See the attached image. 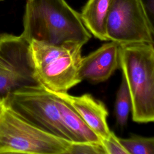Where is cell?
I'll return each instance as SVG.
<instances>
[{"label": "cell", "mask_w": 154, "mask_h": 154, "mask_svg": "<svg viewBox=\"0 0 154 154\" xmlns=\"http://www.w3.org/2000/svg\"><path fill=\"white\" fill-rule=\"evenodd\" d=\"M119 67L131 99L132 120L146 123L154 120L153 43L120 45Z\"/></svg>", "instance_id": "cell-2"}, {"label": "cell", "mask_w": 154, "mask_h": 154, "mask_svg": "<svg viewBox=\"0 0 154 154\" xmlns=\"http://www.w3.org/2000/svg\"><path fill=\"white\" fill-rule=\"evenodd\" d=\"M112 0H88L80 14L81 20L95 37L107 41L106 22Z\"/></svg>", "instance_id": "cell-10"}, {"label": "cell", "mask_w": 154, "mask_h": 154, "mask_svg": "<svg viewBox=\"0 0 154 154\" xmlns=\"http://www.w3.org/2000/svg\"><path fill=\"white\" fill-rule=\"evenodd\" d=\"M0 154H28L21 152H1Z\"/></svg>", "instance_id": "cell-17"}, {"label": "cell", "mask_w": 154, "mask_h": 154, "mask_svg": "<svg viewBox=\"0 0 154 154\" xmlns=\"http://www.w3.org/2000/svg\"><path fill=\"white\" fill-rule=\"evenodd\" d=\"M121 144L131 154H154L153 137L132 135L128 138H119Z\"/></svg>", "instance_id": "cell-13"}, {"label": "cell", "mask_w": 154, "mask_h": 154, "mask_svg": "<svg viewBox=\"0 0 154 154\" xmlns=\"http://www.w3.org/2000/svg\"><path fill=\"white\" fill-rule=\"evenodd\" d=\"M108 40L119 45L153 43V34L138 0H112L106 22Z\"/></svg>", "instance_id": "cell-7"}, {"label": "cell", "mask_w": 154, "mask_h": 154, "mask_svg": "<svg viewBox=\"0 0 154 154\" xmlns=\"http://www.w3.org/2000/svg\"><path fill=\"white\" fill-rule=\"evenodd\" d=\"M1 104H2V101L0 100V108H1Z\"/></svg>", "instance_id": "cell-18"}, {"label": "cell", "mask_w": 154, "mask_h": 154, "mask_svg": "<svg viewBox=\"0 0 154 154\" xmlns=\"http://www.w3.org/2000/svg\"><path fill=\"white\" fill-rule=\"evenodd\" d=\"M62 154H108L103 143L73 142Z\"/></svg>", "instance_id": "cell-14"}, {"label": "cell", "mask_w": 154, "mask_h": 154, "mask_svg": "<svg viewBox=\"0 0 154 154\" xmlns=\"http://www.w3.org/2000/svg\"><path fill=\"white\" fill-rule=\"evenodd\" d=\"M0 1H2V0H0Z\"/></svg>", "instance_id": "cell-20"}, {"label": "cell", "mask_w": 154, "mask_h": 154, "mask_svg": "<svg viewBox=\"0 0 154 154\" xmlns=\"http://www.w3.org/2000/svg\"><path fill=\"white\" fill-rule=\"evenodd\" d=\"M32 40L52 45H84L91 38L80 14L64 0L27 1L21 34Z\"/></svg>", "instance_id": "cell-1"}, {"label": "cell", "mask_w": 154, "mask_h": 154, "mask_svg": "<svg viewBox=\"0 0 154 154\" xmlns=\"http://www.w3.org/2000/svg\"><path fill=\"white\" fill-rule=\"evenodd\" d=\"M52 93L68 103L102 141L109 137L111 131L107 123L108 111L102 102L90 94L73 96L67 92Z\"/></svg>", "instance_id": "cell-9"}, {"label": "cell", "mask_w": 154, "mask_h": 154, "mask_svg": "<svg viewBox=\"0 0 154 154\" xmlns=\"http://www.w3.org/2000/svg\"><path fill=\"white\" fill-rule=\"evenodd\" d=\"M108 154H131L120 143L119 137L111 131L109 137L102 141Z\"/></svg>", "instance_id": "cell-15"}, {"label": "cell", "mask_w": 154, "mask_h": 154, "mask_svg": "<svg viewBox=\"0 0 154 154\" xmlns=\"http://www.w3.org/2000/svg\"><path fill=\"white\" fill-rule=\"evenodd\" d=\"M119 43L111 42L82 57L79 67L81 81L97 84L109 79L119 67Z\"/></svg>", "instance_id": "cell-8"}, {"label": "cell", "mask_w": 154, "mask_h": 154, "mask_svg": "<svg viewBox=\"0 0 154 154\" xmlns=\"http://www.w3.org/2000/svg\"><path fill=\"white\" fill-rule=\"evenodd\" d=\"M35 83L29 42L22 35H1L0 100L2 102L14 91Z\"/></svg>", "instance_id": "cell-6"}, {"label": "cell", "mask_w": 154, "mask_h": 154, "mask_svg": "<svg viewBox=\"0 0 154 154\" xmlns=\"http://www.w3.org/2000/svg\"><path fill=\"white\" fill-rule=\"evenodd\" d=\"M131 108V96L126 80L122 76V81L117 92L114 106L116 123L120 128H123L126 125Z\"/></svg>", "instance_id": "cell-12"}, {"label": "cell", "mask_w": 154, "mask_h": 154, "mask_svg": "<svg viewBox=\"0 0 154 154\" xmlns=\"http://www.w3.org/2000/svg\"><path fill=\"white\" fill-rule=\"evenodd\" d=\"M138 1L143 9L150 30L154 33V0H138Z\"/></svg>", "instance_id": "cell-16"}, {"label": "cell", "mask_w": 154, "mask_h": 154, "mask_svg": "<svg viewBox=\"0 0 154 154\" xmlns=\"http://www.w3.org/2000/svg\"><path fill=\"white\" fill-rule=\"evenodd\" d=\"M30 54L35 82L56 93L67 92L82 81L79 67L82 45H52L32 40Z\"/></svg>", "instance_id": "cell-3"}, {"label": "cell", "mask_w": 154, "mask_h": 154, "mask_svg": "<svg viewBox=\"0 0 154 154\" xmlns=\"http://www.w3.org/2000/svg\"><path fill=\"white\" fill-rule=\"evenodd\" d=\"M2 102L37 127L70 142H77L63 124L53 93L35 83L10 93Z\"/></svg>", "instance_id": "cell-5"}, {"label": "cell", "mask_w": 154, "mask_h": 154, "mask_svg": "<svg viewBox=\"0 0 154 154\" xmlns=\"http://www.w3.org/2000/svg\"><path fill=\"white\" fill-rule=\"evenodd\" d=\"M72 143L29 122L2 102L0 108V152L62 154Z\"/></svg>", "instance_id": "cell-4"}, {"label": "cell", "mask_w": 154, "mask_h": 154, "mask_svg": "<svg viewBox=\"0 0 154 154\" xmlns=\"http://www.w3.org/2000/svg\"><path fill=\"white\" fill-rule=\"evenodd\" d=\"M52 93L55 96V103L63 124L73 135L77 142H102L99 136L88 126L81 117L68 103L57 96L54 93Z\"/></svg>", "instance_id": "cell-11"}, {"label": "cell", "mask_w": 154, "mask_h": 154, "mask_svg": "<svg viewBox=\"0 0 154 154\" xmlns=\"http://www.w3.org/2000/svg\"><path fill=\"white\" fill-rule=\"evenodd\" d=\"M33 1V0H27V1Z\"/></svg>", "instance_id": "cell-19"}]
</instances>
